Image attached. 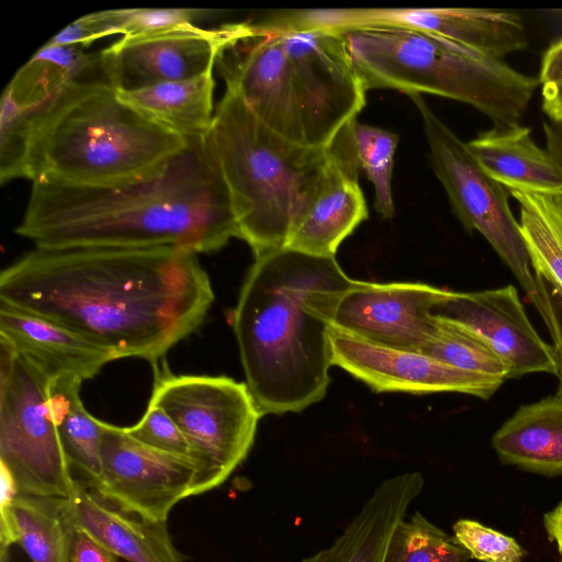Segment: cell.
Instances as JSON below:
<instances>
[{
  "mask_svg": "<svg viewBox=\"0 0 562 562\" xmlns=\"http://www.w3.org/2000/svg\"><path fill=\"white\" fill-rule=\"evenodd\" d=\"M218 13L206 9L134 8L120 9L119 34L136 36L194 24Z\"/></svg>",
  "mask_w": 562,
  "mask_h": 562,
  "instance_id": "32",
  "label": "cell"
},
{
  "mask_svg": "<svg viewBox=\"0 0 562 562\" xmlns=\"http://www.w3.org/2000/svg\"><path fill=\"white\" fill-rule=\"evenodd\" d=\"M15 233L36 248H176L218 251L238 227L206 136L157 172L124 184L71 187L32 182Z\"/></svg>",
  "mask_w": 562,
  "mask_h": 562,
  "instance_id": "2",
  "label": "cell"
},
{
  "mask_svg": "<svg viewBox=\"0 0 562 562\" xmlns=\"http://www.w3.org/2000/svg\"><path fill=\"white\" fill-rule=\"evenodd\" d=\"M355 280L335 257L283 247L255 257L232 313L245 383L262 416L297 413L330 382L337 295Z\"/></svg>",
  "mask_w": 562,
  "mask_h": 562,
  "instance_id": "3",
  "label": "cell"
},
{
  "mask_svg": "<svg viewBox=\"0 0 562 562\" xmlns=\"http://www.w3.org/2000/svg\"><path fill=\"white\" fill-rule=\"evenodd\" d=\"M68 513L75 527L128 562H186L172 542L167 520L154 521L124 510L83 482L77 481Z\"/></svg>",
  "mask_w": 562,
  "mask_h": 562,
  "instance_id": "19",
  "label": "cell"
},
{
  "mask_svg": "<svg viewBox=\"0 0 562 562\" xmlns=\"http://www.w3.org/2000/svg\"><path fill=\"white\" fill-rule=\"evenodd\" d=\"M52 375L0 340V465L21 495L69 498L77 480L52 413Z\"/></svg>",
  "mask_w": 562,
  "mask_h": 562,
  "instance_id": "8",
  "label": "cell"
},
{
  "mask_svg": "<svg viewBox=\"0 0 562 562\" xmlns=\"http://www.w3.org/2000/svg\"><path fill=\"white\" fill-rule=\"evenodd\" d=\"M189 142L125 102L104 78L72 80L33 120L23 178L124 184L157 172Z\"/></svg>",
  "mask_w": 562,
  "mask_h": 562,
  "instance_id": "4",
  "label": "cell"
},
{
  "mask_svg": "<svg viewBox=\"0 0 562 562\" xmlns=\"http://www.w3.org/2000/svg\"><path fill=\"white\" fill-rule=\"evenodd\" d=\"M470 553L419 512L403 519L391 537L384 562H468Z\"/></svg>",
  "mask_w": 562,
  "mask_h": 562,
  "instance_id": "28",
  "label": "cell"
},
{
  "mask_svg": "<svg viewBox=\"0 0 562 562\" xmlns=\"http://www.w3.org/2000/svg\"><path fill=\"white\" fill-rule=\"evenodd\" d=\"M329 347L333 366L375 392H452L487 400L505 380L451 367L422 351L372 344L334 327L329 329Z\"/></svg>",
  "mask_w": 562,
  "mask_h": 562,
  "instance_id": "15",
  "label": "cell"
},
{
  "mask_svg": "<svg viewBox=\"0 0 562 562\" xmlns=\"http://www.w3.org/2000/svg\"><path fill=\"white\" fill-rule=\"evenodd\" d=\"M0 468V562H7L10 547L18 543V530L12 513V503L19 495V492L10 472L2 465Z\"/></svg>",
  "mask_w": 562,
  "mask_h": 562,
  "instance_id": "35",
  "label": "cell"
},
{
  "mask_svg": "<svg viewBox=\"0 0 562 562\" xmlns=\"http://www.w3.org/2000/svg\"><path fill=\"white\" fill-rule=\"evenodd\" d=\"M117 558L88 531L74 526L70 562H117Z\"/></svg>",
  "mask_w": 562,
  "mask_h": 562,
  "instance_id": "36",
  "label": "cell"
},
{
  "mask_svg": "<svg viewBox=\"0 0 562 562\" xmlns=\"http://www.w3.org/2000/svg\"><path fill=\"white\" fill-rule=\"evenodd\" d=\"M338 32L367 90L389 88L452 99L476 109L493 124L520 123L540 86L538 78L504 59L428 32L395 25Z\"/></svg>",
  "mask_w": 562,
  "mask_h": 562,
  "instance_id": "5",
  "label": "cell"
},
{
  "mask_svg": "<svg viewBox=\"0 0 562 562\" xmlns=\"http://www.w3.org/2000/svg\"><path fill=\"white\" fill-rule=\"evenodd\" d=\"M467 145L482 169L509 190L562 192V176L529 126L493 124Z\"/></svg>",
  "mask_w": 562,
  "mask_h": 562,
  "instance_id": "22",
  "label": "cell"
},
{
  "mask_svg": "<svg viewBox=\"0 0 562 562\" xmlns=\"http://www.w3.org/2000/svg\"><path fill=\"white\" fill-rule=\"evenodd\" d=\"M125 429L134 439L150 448L191 458L189 443L178 425L161 407L150 402L140 419Z\"/></svg>",
  "mask_w": 562,
  "mask_h": 562,
  "instance_id": "33",
  "label": "cell"
},
{
  "mask_svg": "<svg viewBox=\"0 0 562 562\" xmlns=\"http://www.w3.org/2000/svg\"><path fill=\"white\" fill-rule=\"evenodd\" d=\"M82 380L71 374L52 378L49 398L59 440L74 477L94 486L101 476L102 422L85 407Z\"/></svg>",
  "mask_w": 562,
  "mask_h": 562,
  "instance_id": "25",
  "label": "cell"
},
{
  "mask_svg": "<svg viewBox=\"0 0 562 562\" xmlns=\"http://www.w3.org/2000/svg\"><path fill=\"white\" fill-rule=\"evenodd\" d=\"M206 142L229 194L238 238L255 257L283 248L329 146L310 147L277 134L227 89Z\"/></svg>",
  "mask_w": 562,
  "mask_h": 562,
  "instance_id": "6",
  "label": "cell"
},
{
  "mask_svg": "<svg viewBox=\"0 0 562 562\" xmlns=\"http://www.w3.org/2000/svg\"><path fill=\"white\" fill-rule=\"evenodd\" d=\"M233 23L213 29L189 24L122 36L99 52L104 79L120 92L196 77L214 70Z\"/></svg>",
  "mask_w": 562,
  "mask_h": 562,
  "instance_id": "13",
  "label": "cell"
},
{
  "mask_svg": "<svg viewBox=\"0 0 562 562\" xmlns=\"http://www.w3.org/2000/svg\"><path fill=\"white\" fill-rule=\"evenodd\" d=\"M18 543L32 562H70L68 498L19 494L12 503Z\"/></svg>",
  "mask_w": 562,
  "mask_h": 562,
  "instance_id": "27",
  "label": "cell"
},
{
  "mask_svg": "<svg viewBox=\"0 0 562 562\" xmlns=\"http://www.w3.org/2000/svg\"><path fill=\"white\" fill-rule=\"evenodd\" d=\"M350 133L359 169L374 187L375 210L383 218L394 215L392 173L398 135L352 120Z\"/></svg>",
  "mask_w": 562,
  "mask_h": 562,
  "instance_id": "29",
  "label": "cell"
},
{
  "mask_svg": "<svg viewBox=\"0 0 562 562\" xmlns=\"http://www.w3.org/2000/svg\"><path fill=\"white\" fill-rule=\"evenodd\" d=\"M447 290L422 282H361L340 292L330 327L390 348L422 351L436 329L434 305Z\"/></svg>",
  "mask_w": 562,
  "mask_h": 562,
  "instance_id": "14",
  "label": "cell"
},
{
  "mask_svg": "<svg viewBox=\"0 0 562 562\" xmlns=\"http://www.w3.org/2000/svg\"><path fill=\"white\" fill-rule=\"evenodd\" d=\"M452 530L456 540L473 559L483 562H520L525 554L514 538L475 520L459 519Z\"/></svg>",
  "mask_w": 562,
  "mask_h": 562,
  "instance_id": "31",
  "label": "cell"
},
{
  "mask_svg": "<svg viewBox=\"0 0 562 562\" xmlns=\"http://www.w3.org/2000/svg\"><path fill=\"white\" fill-rule=\"evenodd\" d=\"M409 97L422 115L432 168L452 212L468 232L475 231L487 240L532 302L538 293L537 279L519 222L509 205V189L482 169L467 143L420 94Z\"/></svg>",
  "mask_w": 562,
  "mask_h": 562,
  "instance_id": "9",
  "label": "cell"
},
{
  "mask_svg": "<svg viewBox=\"0 0 562 562\" xmlns=\"http://www.w3.org/2000/svg\"><path fill=\"white\" fill-rule=\"evenodd\" d=\"M215 66L226 89L235 92L265 125L304 144L289 58L276 31L263 22L233 23Z\"/></svg>",
  "mask_w": 562,
  "mask_h": 562,
  "instance_id": "12",
  "label": "cell"
},
{
  "mask_svg": "<svg viewBox=\"0 0 562 562\" xmlns=\"http://www.w3.org/2000/svg\"><path fill=\"white\" fill-rule=\"evenodd\" d=\"M213 70L196 77L161 82L120 97L138 111L187 139L205 137L213 124Z\"/></svg>",
  "mask_w": 562,
  "mask_h": 562,
  "instance_id": "24",
  "label": "cell"
},
{
  "mask_svg": "<svg viewBox=\"0 0 562 562\" xmlns=\"http://www.w3.org/2000/svg\"><path fill=\"white\" fill-rule=\"evenodd\" d=\"M330 26L395 25L439 35L487 57L504 59L528 46L520 13L473 8L331 9Z\"/></svg>",
  "mask_w": 562,
  "mask_h": 562,
  "instance_id": "18",
  "label": "cell"
},
{
  "mask_svg": "<svg viewBox=\"0 0 562 562\" xmlns=\"http://www.w3.org/2000/svg\"><path fill=\"white\" fill-rule=\"evenodd\" d=\"M213 301L198 255L176 248L34 247L0 273V303L153 366L200 327Z\"/></svg>",
  "mask_w": 562,
  "mask_h": 562,
  "instance_id": "1",
  "label": "cell"
},
{
  "mask_svg": "<svg viewBox=\"0 0 562 562\" xmlns=\"http://www.w3.org/2000/svg\"><path fill=\"white\" fill-rule=\"evenodd\" d=\"M543 526L548 539L554 543L562 554V501L543 516Z\"/></svg>",
  "mask_w": 562,
  "mask_h": 562,
  "instance_id": "39",
  "label": "cell"
},
{
  "mask_svg": "<svg viewBox=\"0 0 562 562\" xmlns=\"http://www.w3.org/2000/svg\"><path fill=\"white\" fill-rule=\"evenodd\" d=\"M538 293L532 304L548 327L553 341L554 357L560 379L558 395L562 396V293L541 274L535 273Z\"/></svg>",
  "mask_w": 562,
  "mask_h": 562,
  "instance_id": "34",
  "label": "cell"
},
{
  "mask_svg": "<svg viewBox=\"0 0 562 562\" xmlns=\"http://www.w3.org/2000/svg\"><path fill=\"white\" fill-rule=\"evenodd\" d=\"M350 123L328 145L327 164L294 216L284 247L335 257L344 239L368 218Z\"/></svg>",
  "mask_w": 562,
  "mask_h": 562,
  "instance_id": "17",
  "label": "cell"
},
{
  "mask_svg": "<svg viewBox=\"0 0 562 562\" xmlns=\"http://www.w3.org/2000/svg\"><path fill=\"white\" fill-rule=\"evenodd\" d=\"M263 24L279 34L286 52L304 144L327 147L366 105L367 88L342 35L328 29Z\"/></svg>",
  "mask_w": 562,
  "mask_h": 562,
  "instance_id": "10",
  "label": "cell"
},
{
  "mask_svg": "<svg viewBox=\"0 0 562 562\" xmlns=\"http://www.w3.org/2000/svg\"><path fill=\"white\" fill-rule=\"evenodd\" d=\"M492 446L504 463L562 474V396L520 406L494 434Z\"/></svg>",
  "mask_w": 562,
  "mask_h": 562,
  "instance_id": "23",
  "label": "cell"
},
{
  "mask_svg": "<svg viewBox=\"0 0 562 562\" xmlns=\"http://www.w3.org/2000/svg\"><path fill=\"white\" fill-rule=\"evenodd\" d=\"M154 368L148 402L173 419L189 443L198 469L193 496L221 486L247 458L262 417L246 383Z\"/></svg>",
  "mask_w": 562,
  "mask_h": 562,
  "instance_id": "7",
  "label": "cell"
},
{
  "mask_svg": "<svg viewBox=\"0 0 562 562\" xmlns=\"http://www.w3.org/2000/svg\"><path fill=\"white\" fill-rule=\"evenodd\" d=\"M560 555H561V560H560V562H562V554H560Z\"/></svg>",
  "mask_w": 562,
  "mask_h": 562,
  "instance_id": "40",
  "label": "cell"
},
{
  "mask_svg": "<svg viewBox=\"0 0 562 562\" xmlns=\"http://www.w3.org/2000/svg\"><path fill=\"white\" fill-rule=\"evenodd\" d=\"M423 486L419 472L383 481L328 548L301 562H384L393 531Z\"/></svg>",
  "mask_w": 562,
  "mask_h": 562,
  "instance_id": "21",
  "label": "cell"
},
{
  "mask_svg": "<svg viewBox=\"0 0 562 562\" xmlns=\"http://www.w3.org/2000/svg\"><path fill=\"white\" fill-rule=\"evenodd\" d=\"M538 79L540 86L562 82V36L543 53Z\"/></svg>",
  "mask_w": 562,
  "mask_h": 562,
  "instance_id": "37",
  "label": "cell"
},
{
  "mask_svg": "<svg viewBox=\"0 0 562 562\" xmlns=\"http://www.w3.org/2000/svg\"><path fill=\"white\" fill-rule=\"evenodd\" d=\"M0 340L29 357L52 376H95L117 356L41 315L0 303Z\"/></svg>",
  "mask_w": 562,
  "mask_h": 562,
  "instance_id": "20",
  "label": "cell"
},
{
  "mask_svg": "<svg viewBox=\"0 0 562 562\" xmlns=\"http://www.w3.org/2000/svg\"><path fill=\"white\" fill-rule=\"evenodd\" d=\"M435 318V333L422 352L461 370L507 379L505 364L484 342L449 321Z\"/></svg>",
  "mask_w": 562,
  "mask_h": 562,
  "instance_id": "30",
  "label": "cell"
},
{
  "mask_svg": "<svg viewBox=\"0 0 562 562\" xmlns=\"http://www.w3.org/2000/svg\"><path fill=\"white\" fill-rule=\"evenodd\" d=\"M546 149L562 176V121H546L542 124Z\"/></svg>",
  "mask_w": 562,
  "mask_h": 562,
  "instance_id": "38",
  "label": "cell"
},
{
  "mask_svg": "<svg viewBox=\"0 0 562 562\" xmlns=\"http://www.w3.org/2000/svg\"><path fill=\"white\" fill-rule=\"evenodd\" d=\"M431 314L484 342L505 364L507 379L533 372L558 375L553 347L536 331L512 284L477 292L447 290Z\"/></svg>",
  "mask_w": 562,
  "mask_h": 562,
  "instance_id": "16",
  "label": "cell"
},
{
  "mask_svg": "<svg viewBox=\"0 0 562 562\" xmlns=\"http://www.w3.org/2000/svg\"><path fill=\"white\" fill-rule=\"evenodd\" d=\"M509 191L533 272L562 293V192Z\"/></svg>",
  "mask_w": 562,
  "mask_h": 562,
  "instance_id": "26",
  "label": "cell"
},
{
  "mask_svg": "<svg viewBox=\"0 0 562 562\" xmlns=\"http://www.w3.org/2000/svg\"><path fill=\"white\" fill-rule=\"evenodd\" d=\"M101 462L100 480L91 488L143 518L167 520L180 501L193 495L194 461L150 448L125 427L102 422Z\"/></svg>",
  "mask_w": 562,
  "mask_h": 562,
  "instance_id": "11",
  "label": "cell"
}]
</instances>
